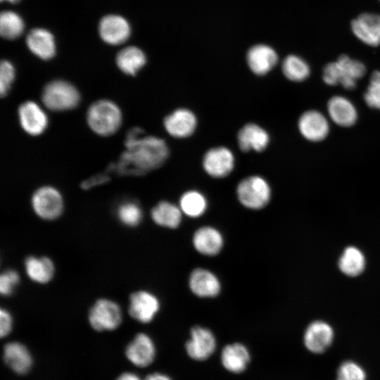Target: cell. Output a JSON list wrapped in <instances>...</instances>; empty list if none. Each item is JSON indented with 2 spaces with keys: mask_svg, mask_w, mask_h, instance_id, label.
Masks as SVG:
<instances>
[{
  "mask_svg": "<svg viewBox=\"0 0 380 380\" xmlns=\"http://www.w3.org/2000/svg\"><path fill=\"white\" fill-rule=\"evenodd\" d=\"M237 144L243 152H262L268 146L270 141L268 132L256 123L243 125L237 133Z\"/></svg>",
  "mask_w": 380,
  "mask_h": 380,
  "instance_id": "obj_14",
  "label": "cell"
},
{
  "mask_svg": "<svg viewBox=\"0 0 380 380\" xmlns=\"http://www.w3.org/2000/svg\"><path fill=\"white\" fill-rule=\"evenodd\" d=\"M365 72L366 68L361 61L343 54L336 61L327 64L323 70L322 78L328 85L341 84L350 90L356 87L357 81Z\"/></svg>",
  "mask_w": 380,
  "mask_h": 380,
  "instance_id": "obj_2",
  "label": "cell"
},
{
  "mask_svg": "<svg viewBox=\"0 0 380 380\" xmlns=\"http://www.w3.org/2000/svg\"><path fill=\"white\" fill-rule=\"evenodd\" d=\"M334 336V330L329 324L323 321H315L305 329L304 345L310 352L321 354L330 347Z\"/></svg>",
  "mask_w": 380,
  "mask_h": 380,
  "instance_id": "obj_11",
  "label": "cell"
},
{
  "mask_svg": "<svg viewBox=\"0 0 380 380\" xmlns=\"http://www.w3.org/2000/svg\"><path fill=\"white\" fill-rule=\"evenodd\" d=\"M29 49L43 60L53 58L56 53V44L52 34L42 28L32 30L27 36Z\"/></svg>",
  "mask_w": 380,
  "mask_h": 380,
  "instance_id": "obj_25",
  "label": "cell"
},
{
  "mask_svg": "<svg viewBox=\"0 0 380 380\" xmlns=\"http://www.w3.org/2000/svg\"><path fill=\"white\" fill-rule=\"evenodd\" d=\"M0 319V334L1 336L4 337L5 336H7L11 331L13 322L12 317L8 310L5 309H1Z\"/></svg>",
  "mask_w": 380,
  "mask_h": 380,
  "instance_id": "obj_38",
  "label": "cell"
},
{
  "mask_svg": "<svg viewBox=\"0 0 380 380\" xmlns=\"http://www.w3.org/2000/svg\"><path fill=\"white\" fill-rule=\"evenodd\" d=\"M1 1H8L11 3H16L18 2L19 0H1Z\"/></svg>",
  "mask_w": 380,
  "mask_h": 380,
  "instance_id": "obj_42",
  "label": "cell"
},
{
  "mask_svg": "<svg viewBox=\"0 0 380 380\" xmlns=\"http://www.w3.org/2000/svg\"><path fill=\"white\" fill-rule=\"evenodd\" d=\"M110 180V177L107 174H101L94 176L87 180H84L81 186L84 189H90L94 186L103 184Z\"/></svg>",
  "mask_w": 380,
  "mask_h": 380,
  "instance_id": "obj_39",
  "label": "cell"
},
{
  "mask_svg": "<svg viewBox=\"0 0 380 380\" xmlns=\"http://www.w3.org/2000/svg\"><path fill=\"white\" fill-rule=\"evenodd\" d=\"M32 205L35 213L44 220H54L62 213L63 198L54 187L44 186L34 191Z\"/></svg>",
  "mask_w": 380,
  "mask_h": 380,
  "instance_id": "obj_8",
  "label": "cell"
},
{
  "mask_svg": "<svg viewBox=\"0 0 380 380\" xmlns=\"http://www.w3.org/2000/svg\"><path fill=\"white\" fill-rule=\"evenodd\" d=\"M116 380H141L136 374L125 372L120 375Z\"/></svg>",
  "mask_w": 380,
  "mask_h": 380,
  "instance_id": "obj_41",
  "label": "cell"
},
{
  "mask_svg": "<svg viewBox=\"0 0 380 380\" xmlns=\"http://www.w3.org/2000/svg\"><path fill=\"white\" fill-rule=\"evenodd\" d=\"M127 359L134 365L146 367L151 365L156 356L153 341L147 334H138L125 350Z\"/></svg>",
  "mask_w": 380,
  "mask_h": 380,
  "instance_id": "obj_18",
  "label": "cell"
},
{
  "mask_svg": "<svg viewBox=\"0 0 380 380\" xmlns=\"http://www.w3.org/2000/svg\"><path fill=\"white\" fill-rule=\"evenodd\" d=\"M246 58L251 70L259 76L267 74L278 62V56L275 51L264 44L255 45L251 48Z\"/></svg>",
  "mask_w": 380,
  "mask_h": 380,
  "instance_id": "obj_20",
  "label": "cell"
},
{
  "mask_svg": "<svg viewBox=\"0 0 380 380\" xmlns=\"http://www.w3.org/2000/svg\"><path fill=\"white\" fill-rule=\"evenodd\" d=\"M24 22L16 13L11 11L1 12L0 16V33L1 37L14 39L21 35L24 30Z\"/></svg>",
  "mask_w": 380,
  "mask_h": 380,
  "instance_id": "obj_32",
  "label": "cell"
},
{
  "mask_svg": "<svg viewBox=\"0 0 380 380\" xmlns=\"http://www.w3.org/2000/svg\"><path fill=\"white\" fill-rule=\"evenodd\" d=\"M18 118L23 130L32 136L42 134L48 125L46 113L33 101H25L20 106Z\"/></svg>",
  "mask_w": 380,
  "mask_h": 380,
  "instance_id": "obj_15",
  "label": "cell"
},
{
  "mask_svg": "<svg viewBox=\"0 0 380 380\" xmlns=\"http://www.w3.org/2000/svg\"><path fill=\"white\" fill-rule=\"evenodd\" d=\"M216 346V338L210 330L196 326L191 330L190 338L186 343V351L191 359L203 361L212 355Z\"/></svg>",
  "mask_w": 380,
  "mask_h": 380,
  "instance_id": "obj_10",
  "label": "cell"
},
{
  "mask_svg": "<svg viewBox=\"0 0 380 380\" xmlns=\"http://www.w3.org/2000/svg\"><path fill=\"white\" fill-rule=\"evenodd\" d=\"M126 150L108 170L118 175L140 176L161 167L170 154L165 141L156 136H145L140 127L130 129L125 141Z\"/></svg>",
  "mask_w": 380,
  "mask_h": 380,
  "instance_id": "obj_1",
  "label": "cell"
},
{
  "mask_svg": "<svg viewBox=\"0 0 380 380\" xmlns=\"http://www.w3.org/2000/svg\"><path fill=\"white\" fill-rule=\"evenodd\" d=\"M15 78V69L12 63L8 61H2L0 66V94L5 96Z\"/></svg>",
  "mask_w": 380,
  "mask_h": 380,
  "instance_id": "obj_36",
  "label": "cell"
},
{
  "mask_svg": "<svg viewBox=\"0 0 380 380\" xmlns=\"http://www.w3.org/2000/svg\"><path fill=\"white\" fill-rule=\"evenodd\" d=\"M351 29L363 43L372 46L380 45V15L362 13L352 21Z\"/></svg>",
  "mask_w": 380,
  "mask_h": 380,
  "instance_id": "obj_16",
  "label": "cell"
},
{
  "mask_svg": "<svg viewBox=\"0 0 380 380\" xmlns=\"http://www.w3.org/2000/svg\"><path fill=\"white\" fill-rule=\"evenodd\" d=\"M20 281L18 272L13 270L5 271L0 277V291L2 295L9 296L15 289Z\"/></svg>",
  "mask_w": 380,
  "mask_h": 380,
  "instance_id": "obj_37",
  "label": "cell"
},
{
  "mask_svg": "<svg viewBox=\"0 0 380 380\" xmlns=\"http://www.w3.org/2000/svg\"><path fill=\"white\" fill-rule=\"evenodd\" d=\"M235 157L226 146H216L208 149L203 157L202 166L205 173L213 178L226 177L233 171Z\"/></svg>",
  "mask_w": 380,
  "mask_h": 380,
  "instance_id": "obj_6",
  "label": "cell"
},
{
  "mask_svg": "<svg viewBox=\"0 0 380 380\" xmlns=\"http://www.w3.org/2000/svg\"><path fill=\"white\" fill-rule=\"evenodd\" d=\"M198 120L195 113L185 108L174 110L163 120L165 131L176 139L191 137L196 131Z\"/></svg>",
  "mask_w": 380,
  "mask_h": 380,
  "instance_id": "obj_9",
  "label": "cell"
},
{
  "mask_svg": "<svg viewBox=\"0 0 380 380\" xmlns=\"http://www.w3.org/2000/svg\"><path fill=\"white\" fill-rule=\"evenodd\" d=\"M182 214L179 206L165 201L159 202L151 213L152 220L156 224L170 229L179 227Z\"/></svg>",
  "mask_w": 380,
  "mask_h": 380,
  "instance_id": "obj_26",
  "label": "cell"
},
{
  "mask_svg": "<svg viewBox=\"0 0 380 380\" xmlns=\"http://www.w3.org/2000/svg\"><path fill=\"white\" fill-rule=\"evenodd\" d=\"M192 243L194 248L199 253L213 256L222 250L224 239L219 230L210 226H204L195 232Z\"/></svg>",
  "mask_w": 380,
  "mask_h": 380,
  "instance_id": "obj_21",
  "label": "cell"
},
{
  "mask_svg": "<svg viewBox=\"0 0 380 380\" xmlns=\"http://www.w3.org/2000/svg\"><path fill=\"white\" fill-rule=\"evenodd\" d=\"M336 380H367V373L357 362L346 360L339 365Z\"/></svg>",
  "mask_w": 380,
  "mask_h": 380,
  "instance_id": "obj_34",
  "label": "cell"
},
{
  "mask_svg": "<svg viewBox=\"0 0 380 380\" xmlns=\"http://www.w3.org/2000/svg\"><path fill=\"white\" fill-rule=\"evenodd\" d=\"M44 106L54 111H63L75 108L80 95L77 88L68 82L54 80L48 83L42 92Z\"/></svg>",
  "mask_w": 380,
  "mask_h": 380,
  "instance_id": "obj_5",
  "label": "cell"
},
{
  "mask_svg": "<svg viewBox=\"0 0 380 380\" xmlns=\"http://www.w3.org/2000/svg\"><path fill=\"white\" fill-rule=\"evenodd\" d=\"M117 214L120 222L129 227L138 225L143 216L141 208L139 204L133 201L121 203L118 208Z\"/></svg>",
  "mask_w": 380,
  "mask_h": 380,
  "instance_id": "obj_33",
  "label": "cell"
},
{
  "mask_svg": "<svg viewBox=\"0 0 380 380\" xmlns=\"http://www.w3.org/2000/svg\"><path fill=\"white\" fill-rule=\"evenodd\" d=\"M4 360L15 373L24 374L32 365V358L28 349L18 342H11L4 348Z\"/></svg>",
  "mask_w": 380,
  "mask_h": 380,
  "instance_id": "obj_24",
  "label": "cell"
},
{
  "mask_svg": "<svg viewBox=\"0 0 380 380\" xmlns=\"http://www.w3.org/2000/svg\"><path fill=\"white\" fill-rule=\"evenodd\" d=\"M364 99L369 107L380 110V71L372 74Z\"/></svg>",
  "mask_w": 380,
  "mask_h": 380,
  "instance_id": "obj_35",
  "label": "cell"
},
{
  "mask_svg": "<svg viewBox=\"0 0 380 380\" xmlns=\"http://www.w3.org/2000/svg\"><path fill=\"white\" fill-rule=\"evenodd\" d=\"M25 267L28 277L38 283H46L53 276V263L46 257H28L25 260Z\"/></svg>",
  "mask_w": 380,
  "mask_h": 380,
  "instance_id": "obj_28",
  "label": "cell"
},
{
  "mask_svg": "<svg viewBox=\"0 0 380 380\" xmlns=\"http://www.w3.org/2000/svg\"><path fill=\"white\" fill-rule=\"evenodd\" d=\"M220 360L222 366L229 372L239 374L247 367L251 355L248 348L240 343H234L224 346Z\"/></svg>",
  "mask_w": 380,
  "mask_h": 380,
  "instance_id": "obj_23",
  "label": "cell"
},
{
  "mask_svg": "<svg viewBox=\"0 0 380 380\" xmlns=\"http://www.w3.org/2000/svg\"><path fill=\"white\" fill-rule=\"evenodd\" d=\"M328 114L337 125L348 127L357 119V112L353 103L342 96H334L327 103Z\"/></svg>",
  "mask_w": 380,
  "mask_h": 380,
  "instance_id": "obj_22",
  "label": "cell"
},
{
  "mask_svg": "<svg viewBox=\"0 0 380 380\" xmlns=\"http://www.w3.org/2000/svg\"><path fill=\"white\" fill-rule=\"evenodd\" d=\"M159 308L158 298L148 291H139L130 296L129 315L140 322L148 323L152 321Z\"/></svg>",
  "mask_w": 380,
  "mask_h": 380,
  "instance_id": "obj_13",
  "label": "cell"
},
{
  "mask_svg": "<svg viewBox=\"0 0 380 380\" xmlns=\"http://www.w3.org/2000/svg\"><path fill=\"white\" fill-rule=\"evenodd\" d=\"M146 63L144 53L136 46L126 47L116 56V63L120 70L132 76L136 75Z\"/></svg>",
  "mask_w": 380,
  "mask_h": 380,
  "instance_id": "obj_27",
  "label": "cell"
},
{
  "mask_svg": "<svg viewBox=\"0 0 380 380\" xmlns=\"http://www.w3.org/2000/svg\"><path fill=\"white\" fill-rule=\"evenodd\" d=\"M144 380H172L168 376L162 373H153L148 375Z\"/></svg>",
  "mask_w": 380,
  "mask_h": 380,
  "instance_id": "obj_40",
  "label": "cell"
},
{
  "mask_svg": "<svg viewBox=\"0 0 380 380\" xmlns=\"http://www.w3.org/2000/svg\"><path fill=\"white\" fill-rule=\"evenodd\" d=\"M282 72L288 80L299 82L309 77L310 68L308 63L301 57L289 55L282 63Z\"/></svg>",
  "mask_w": 380,
  "mask_h": 380,
  "instance_id": "obj_31",
  "label": "cell"
},
{
  "mask_svg": "<svg viewBox=\"0 0 380 380\" xmlns=\"http://www.w3.org/2000/svg\"><path fill=\"white\" fill-rule=\"evenodd\" d=\"M87 121L92 131L101 136L114 134L122 123L120 108L109 100H100L92 103L87 113Z\"/></svg>",
  "mask_w": 380,
  "mask_h": 380,
  "instance_id": "obj_3",
  "label": "cell"
},
{
  "mask_svg": "<svg viewBox=\"0 0 380 380\" xmlns=\"http://www.w3.org/2000/svg\"><path fill=\"white\" fill-rule=\"evenodd\" d=\"M338 267L344 274L356 277L365 270V256L357 248L348 246L339 258Z\"/></svg>",
  "mask_w": 380,
  "mask_h": 380,
  "instance_id": "obj_29",
  "label": "cell"
},
{
  "mask_svg": "<svg viewBox=\"0 0 380 380\" xmlns=\"http://www.w3.org/2000/svg\"><path fill=\"white\" fill-rule=\"evenodd\" d=\"M99 31L101 39L111 45L124 43L130 35L128 22L117 15L104 16L99 23Z\"/></svg>",
  "mask_w": 380,
  "mask_h": 380,
  "instance_id": "obj_17",
  "label": "cell"
},
{
  "mask_svg": "<svg viewBox=\"0 0 380 380\" xmlns=\"http://www.w3.org/2000/svg\"><path fill=\"white\" fill-rule=\"evenodd\" d=\"M236 191L239 203L251 210L265 208L269 203L272 196L269 183L260 175H251L241 179Z\"/></svg>",
  "mask_w": 380,
  "mask_h": 380,
  "instance_id": "obj_4",
  "label": "cell"
},
{
  "mask_svg": "<svg viewBox=\"0 0 380 380\" xmlns=\"http://www.w3.org/2000/svg\"><path fill=\"white\" fill-rule=\"evenodd\" d=\"M89 321L96 331L113 330L121 323V310L116 303L108 299H100L91 308Z\"/></svg>",
  "mask_w": 380,
  "mask_h": 380,
  "instance_id": "obj_7",
  "label": "cell"
},
{
  "mask_svg": "<svg viewBox=\"0 0 380 380\" xmlns=\"http://www.w3.org/2000/svg\"><path fill=\"white\" fill-rule=\"evenodd\" d=\"M298 127L305 139L314 142L324 140L329 132V125L326 117L314 110L304 112L300 115Z\"/></svg>",
  "mask_w": 380,
  "mask_h": 380,
  "instance_id": "obj_12",
  "label": "cell"
},
{
  "mask_svg": "<svg viewBox=\"0 0 380 380\" xmlns=\"http://www.w3.org/2000/svg\"><path fill=\"white\" fill-rule=\"evenodd\" d=\"M191 292L200 298H213L219 294L221 284L217 276L206 269L194 270L189 278Z\"/></svg>",
  "mask_w": 380,
  "mask_h": 380,
  "instance_id": "obj_19",
  "label": "cell"
},
{
  "mask_svg": "<svg viewBox=\"0 0 380 380\" xmlns=\"http://www.w3.org/2000/svg\"><path fill=\"white\" fill-rule=\"evenodd\" d=\"M179 206L183 214L196 218L204 214L208 208V201L201 192L189 190L181 196Z\"/></svg>",
  "mask_w": 380,
  "mask_h": 380,
  "instance_id": "obj_30",
  "label": "cell"
}]
</instances>
